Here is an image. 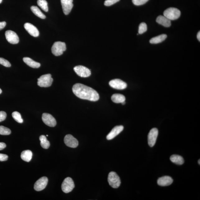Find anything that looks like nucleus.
Masks as SVG:
<instances>
[{"label":"nucleus","mask_w":200,"mask_h":200,"mask_svg":"<svg viewBox=\"0 0 200 200\" xmlns=\"http://www.w3.org/2000/svg\"><path fill=\"white\" fill-rule=\"evenodd\" d=\"M72 91L76 96L82 100L95 102L100 98V96L95 90L81 83L74 85Z\"/></svg>","instance_id":"nucleus-1"},{"label":"nucleus","mask_w":200,"mask_h":200,"mask_svg":"<svg viewBox=\"0 0 200 200\" xmlns=\"http://www.w3.org/2000/svg\"><path fill=\"white\" fill-rule=\"evenodd\" d=\"M181 12L179 10L174 7H170L164 12V16L170 21L176 20L179 18Z\"/></svg>","instance_id":"nucleus-2"},{"label":"nucleus","mask_w":200,"mask_h":200,"mask_svg":"<svg viewBox=\"0 0 200 200\" xmlns=\"http://www.w3.org/2000/svg\"><path fill=\"white\" fill-rule=\"evenodd\" d=\"M67 49L65 43L56 42L54 43L52 46L51 50L52 53L54 55L59 56L62 55Z\"/></svg>","instance_id":"nucleus-3"},{"label":"nucleus","mask_w":200,"mask_h":200,"mask_svg":"<svg viewBox=\"0 0 200 200\" xmlns=\"http://www.w3.org/2000/svg\"><path fill=\"white\" fill-rule=\"evenodd\" d=\"M53 79L50 74L41 76L38 79V85L40 87H49L51 86Z\"/></svg>","instance_id":"nucleus-4"},{"label":"nucleus","mask_w":200,"mask_h":200,"mask_svg":"<svg viewBox=\"0 0 200 200\" xmlns=\"http://www.w3.org/2000/svg\"><path fill=\"white\" fill-rule=\"evenodd\" d=\"M108 182L109 185L114 188H119L121 184L119 177L114 172H110L109 174Z\"/></svg>","instance_id":"nucleus-5"},{"label":"nucleus","mask_w":200,"mask_h":200,"mask_svg":"<svg viewBox=\"0 0 200 200\" xmlns=\"http://www.w3.org/2000/svg\"><path fill=\"white\" fill-rule=\"evenodd\" d=\"M74 188L75 184L73 180L70 177L66 178L62 184V189L65 193H69Z\"/></svg>","instance_id":"nucleus-6"},{"label":"nucleus","mask_w":200,"mask_h":200,"mask_svg":"<svg viewBox=\"0 0 200 200\" xmlns=\"http://www.w3.org/2000/svg\"><path fill=\"white\" fill-rule=\"evenodd\" d=\"M74 70L79 76L81 77H88L91 75V72L90 70L84 66L81 65L76 66L74 68Z\"/></svg>","instance_id":"nucleus-7"},{"label":"nucleus","mask_w":200,"mask_h":200,"mask_svg":"<svg viewBox=\"0 0 200 200\" xmlns=\"http://www.w3.org/2000/svg\"><path fill=\"white\" fill-rule=\"evenodd\" d=\"M158 135V129L156 128H153L151 129L148 135V143L151 147L155 145Z\"/></svg>","instance_id":"nucleus-8"},{"label":"nucleus","mask_w":200,"mask_h":200,"mask_svg":"<svg viewBox=\"0 0 200 200\" xmlns=\"http://www.w3.org/2000/svg\"><path fill=\"white\" fill-rule=\"evenodd\" d=\"M48 181V179L46 177H43L40 178L34 184L35 190L37 191H40L45 189L47 185Z\"/></svg>","instance_id":"nucleus-9"},{"label":"nucleus","mask_w":200,"mask_h":200,"mask_svg":"<svg viewBox=\"0 0 200 200\" xmlns=\"http://www.w3.org/2000/svg\"><path fill=\"white\" fill-rule=\"evenodd\" d=\"M6 38L10 43L13 44H18L19 38L16 33L11 30H7L5 32Z\"/></svg>","instance_id":"nucleus-10"},{"label":"nucleus","mask_w":200,"mask_h":200,"mask_svg":"<svg viewBox=\"0 0 200 200\" xmlns=\"http://www.w3.org/2000/svg\"><path fill=\"white\" fill-rule=\"evenodd\" d=\"M109 85L112 88L118 90H123L127 86V83L120 79H114L110 81Z\"/></svg>","instance_id":"nucleus-11"},{"label":"nucleus","mask_w":200,"mask_h":200,"mask_svg":"<svg viewBox=\"0 0 200 200\" xmlns=\"http://www.w3.org/2000/svg\"><path fill=\"white\" fill-rule=\"evenodd\" d=\"M42 119L44 123L49 127H53L56 125V121L55 118L50 114H43Z\"/></svg>","instance_id":"nucleus-12"},{"label":"nucleus","mask_w":200,"mask_h":200,"mask_svg":"<svg viewBox=\"0 0 200 200\" xmlns=\"http://www.w3.org/2000/svg\"><path fill=\"white\" fill-rule=\"evenodd\" d=\"M64 142L68 147L76 148L79 145L78 141L71 135H67L64 138Z\"/></svg>","instance_id":"nucleus-13"},{"label":"nucleus","mask_w":200,"mask_h":200,"mask_svg":"<svg viewBox=\"0 0 200 200\" xmlns=\"http://www.w3.org/2000/svg\"><path fill=\"white\" fill-rule=\"evenodd\" d=\"M63 12L65 15L70 13L73 8V0H61Z\"/></svg>","instance_id":"nucleus-14"},{"label":"nucleus","mask_w":200,"mask_h":200,"mask_svg":"<svg viewBox=\"0 0 200 200\" xmlns=\"http://www.w3.org/2000/svg\"><path fill=\"white\" fill-rule=\"evenodd\" d=\"M24 28L31 35L36 37L39 35L40 33L37 28L32 24L26 23L24 24Z\"/></svg>","instance_id":"nucleus-15"},{"label":"nucleus","mask_w":200,"mask_h":200,"mask_svg":"<svg viewBox=\"0 0 200 200\" xmlns=\"http://www.w3.org/2000/svg\"><path fill=\"white\" fill-rule=\"evenodd\" d=\"M123 129L124 127L123 126H116L107 136V139L108 140H110L114 139L116 136L119 135L121 132L123 131Z\"/></svg>","instance_id":"nucleus-16"},{"label":"nucleus","mask_w":200,"mask_h":200,"mask_svg":"<svg viewBox=\"0 0 200 200\" xmlns=\"http://www.w3.org/2000/svg\"><path fill=\"white\" fill-rule=\"evenodd\" d=\"M173 182L172 178L169 176H164L159 178L157 181L159 185L161 186H166L170 185Z\"/></svg>","instance_id":"nucleus-17"},{"label":"nucleus","mask_w":200,"mask_h":200,"mask_svg":"<svg viewBox=\"0 0 200 200\" xmlns=\"http://www.w3.org/2000/svg\"><path fill=\"white\" fill-rule=\"evenodd\" d=\"M156 21L158 24L165 27H169L171 25V21L164 16L160 15L157 17Z\"/></svg>","instance_id":"nucleus-18"},{"label":"nucleus","mask_w":200,"mask_h":200,"mask_svg":"<svg viewBox=\"0 0 200 200\" xmlns=\"http://www.w3.org/2000/svg\"><path fill=\"white\" fill-rule=\"evenodd\" d=\"M23 61L27 65L34 68H38L40 66V63H37L28 57H25L23 58Z\"/></svg>","instance_id":"nucleus-19"},{"label":"nucleus","mask_w":200,"mask_h":200,"mask_svg":"<svg viewBox=\"0 0 200 200\" xmlns=\"http://www.w3.org/2000/svg\"><path fill=\"white\" fill-rule=\"evenodd\" d=\"M167 35L166 34H162L158 36L155 37L151 39L149 41L151 44H158L164 41L167 38Z\"/></svg>","instance_id":"nucleus-20"},{"label":"nucleus","mask_w":200,"mask_h":200,"mask_svg":"<svg viewBox=\"0 0 200 200\" xmlns=\"http://www.w3.org/2000/svg\"><path fill=\"white\" fill-rule=\"evenodd\" d=\"M32 151L28 150L23 151L21 154V159L26 162H30L32 158Z\"/></svg>","instance_id":"nucleus-21"},{"label":"nucleus","mask_w":200,"mask_h":200,"mask_svg":"<svg viewBox=\"0 0 200 200\" xmlns=\"http://www.w3.org/2000/svg\"><path fill=\"white\" fill-rule=\"evenodd\" d=\"M111 100L113 102L115 103H122L125 101V97L123 95L114 94L112 96Z\"/></svg>","instance_id":"nucleus-22"},{"label":"nucleus","mask_w":200,"mask_h":200,"mask_svg":"<svg viewBox=\"0 0 200 200\" xmlns=\"http://www.w3.org/2000/svg\"><path fill=\"white\" fill-rule=\"evenodd\" d=\"M170 160L172 162L177 165H181L184 164V159L179 155H173L170 157Z\"/></svg>","instance_id":"nucleus-23"},{"label":"nucleus","mask_w":200,"mask_h":200,"mask_svg":"<svg viewBox=\"0 0 200 200\" xmlns=\"http://www.w3.org/2000/svg\"><path fill=\"white\" fill-rule=\"evenodd\" d=\"M30 9L33 13L36 16L42 19H44L46 18L45 15L42 13L38 7L33 6L31 7Z\"/></svg>","instance_id":"nucleus-24"},{"label":"nucleus","mask_w":200,"mask_h":200,"mask_svg":"<svg viewBox=\"0 0 200 200\" xmlns=\"http://www.w3.org/2000/svg\"><path fill=\"white\" fill-rule=\"evenodd\" d=\"M40 145L43 148L45 149L49 148L50 145V142L45 136L43 135L40 136Z\"/></svg>","instance_id":"nucleus-25"},{"label":"nucleus","mask_w":200,"mask_h":200,"mask_svg":"<svg viewBox=\"0 0 200 200\" xmlns=\"http://www.w3.org/2000/svg\"><path fill=\"white\" fill-rule=\"evenodd\" d=\"M37 3L43 10L47 12L48 11V4L46 0H38Z\"/></svg>","instance_id":"nucleus-26"},{"label":"nucleus","mask_w":200,"mask_h":200,"mask_svg":"<svg viewBox=\"0 0 200 200\" xmlns=\"http://www.w3.org/2000/svg\"><path fill=\"white\" fill-rule=\"evenodd\" d=\"M12 116L13 119H15L18 123H22L23 122V120L21 114L19 112L15 111L13 112L12 114Z\"/></svg>","instance_id":"nucleus-27"},{"label":"nucleus","mask_w":200,"mask_h":200,"mask_svg":"<svg viewBox=\"0 0 200 200\" xmlns=\"http://www.w3.org/2000/svg\"><path fill=\"white\" fill-rule=\"evenodd\" d=\"M11 131L8 128L0 126V135H8L11 134Z\"/></svg>","instance_id":"nucleus-28"},{"label":"nucleus","mask_w":200,"mask_h":200,"mask_svg":"<svg viewBox=\"0 0 200 200\" xmlns=\"http://www.w3.org/2000/svg\"><path fill=\"white\" fill-rule=\"evenodd\" d=\"M147 26L146 24L144 22L141 23L139 27L138 33L139 34H142L147 31Z\"/></svg>","instance_id":"nucleus-29"},{"label":"nucleus","mask_w":200,"mask_h":200,"mask_svg":"<svg viewBox=\"0 0 200 200\" xmlns=\"http://www.w3.org/2000/svg\"><path fill=\"white\" fill-rule=\"evenodd\" d=\"M0 64L6 67H10L11 66V64L8 61L2 58H0Z\"/></svg>","instance_id":"nucleus-30"},{"label":"nucleus","mask_w":200,"mask_h":200,"mask_svg":"<svg viewBox=\"0 0 200 200\" xmlns=\"http://www.w3.org/2000/svg\"><path fill=\"white\" fill-rule=\"evenodd\" d=\"M149 0H132L133 2L135 5L140 6L144 4Z\"/></svg>","instance_id":"nucleus-31"},{"label":"nucleus","mask_w":200,"mask_h":200,"mask_svg":"<svg viewBox=\"0 0 200 200\" xmlns=\"http://www.w3.org/2000/svg\"><path fill=\"white\" fill-rule=\"evenodd\" d=\"M120 0H106L105 2L104 5L107 7L110 6L118 2Z\"/></svg>","instance_id":"nucleus-32"},{"label":"nucleus","mask_w":200,"mask_h":200,"mask_svg":"<svg viewBox=\"0 0 200 200\" xmlns=\"http://www.w3.org/2000/svg\"><path fill=\"white\" fill-rule=\"evenodd\" d=\"M7 114L4 111H0V122L4 121L6 118Z\"/></svg>","instance_id":"nucleus-33"},{"label":"nucleus","mask_w":200,"mask_h":200,"mask_svg":"<svg viewBox=\"0 0 200 200\" xmlns=\"http://www.w3.org/2000/svg\"><path fill=\"white\" fill-rule=\"evenodd\" d=\"M8 156L6 154H2L0 153V161H6L8 159Z\"/></svg>","instance_id":"nucleus-34"},{"label":"nucleus","mask_w":200,"mask_h":200,"mask_svg":"<svg viewBox=\"0 0 200 200\" xmlns=\"http://www.w3.org/2000/svg\"><path fill=\"white\" fill-rule=\"evenodd\" d=\"M6 24L5 22H0V30L4 28Z\"/></svg>","instance_id":"nucleus-35"},{"label":"nucleus","mask_w":200,"mask_h":200,"mask_svg":"<svg viewBox=\"0 0 200 200\" xmlns=\"http://www.w3.org/2000/svg\"><path fill=\"white\" fill-rule=\"evenodd\" d=\"M6 145L5 143L3 142H0V151L3 150L6 147Z\"/></svg>","instance_id":"nucleus-36"},{"label":"nucleus","mask_w":200,"mask_h":200,"mask_svg":"<svg viewBox=\"0 0 200 200\" xmlns=\"http://www.w3.org/2000/svg\"><path fill=\"white\" fill-rule=\"evenodd\" d=\"M197 38L198 39V40L199 41H200V32H198L197 35Z\"/></svg>","instance_id":"nucleus-37"},{"label":"nucleus","mask_w":200,"mask_h":200,"mask_svg":"<svg viewBox=\"0 0 200 200\" xmlns=\"http://www.w3.org/2000/svg\"><path fill=\"white\" fill-rule=\"evenodd\" d=\"M121 104H122V105H125V102H123L122 103H121Z\"/></svg>","instance_id":"nucleus-38"},{"label":"nucleus","mask_w":200,"mask_h":200,"mask_svg":"<svg viewBox=\"0 0 200 200\" xmlns=\"http://www.w3.org/2000/svg\"><path fill=\"white\" fill-rule=\"evenodd\" d=\"M2 93V91L1 89H0V94Z\"/></svg>","instance_id":"nucleus-39"},{"label":"nucleus","mask_w":200,"mask_h":200,"mask_svg":"<svg viewBox=\"0 0 200 200\" xmlns=\"http://www.w3.org/2000/svg\"><path fill=\"white\" fill-rule=\"evenodd\" d=\"M200 160H198V164H199V165H200Z\"/></svg>","instance_id":"nucleus-40"},{"label":"nucleus","mask_w":200,"mask_h":200,"mask_svg":"<svg viewBox=\"0 0 200 200\" xmlns=\"http://www.w3.org/2000/svg\"><path fill=\"white\" fill-rule=\"evenodd\" d=\"M2 0H0V3H2Z\"/></svg>","instance_id":"nucleus-41"}]
</instances>
